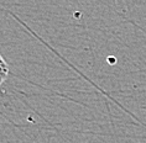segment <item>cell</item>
Segmentation results:
<instances>
[{"label":"cell","mask_w":146,"mask_h":143,"mask_svg":"<svg viewBox=\"0 0 146 143\" xmlns=\"http://www.w3.org/2000/svg\"><path fill=\"white\" fill-rule=\"evenodd\" d=\"M9 72H10L9 64L6 63L4 57L0 54V85L6 80V78H8V75H9Z\"/></svg>","instance_id":"6da1fadb"}]
</instances>
